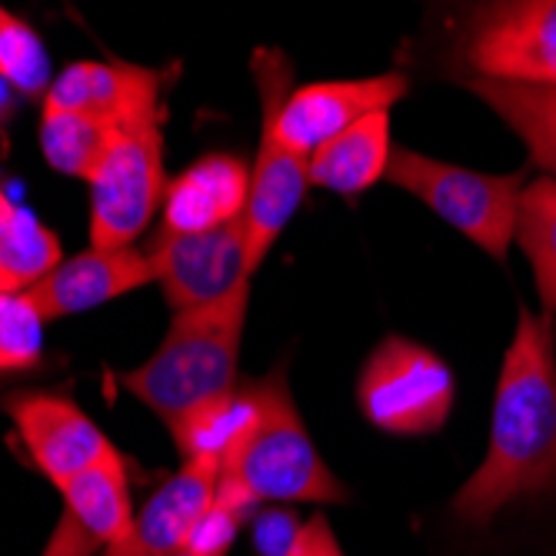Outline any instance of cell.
I'll use <instances>...</instances> for the list:
<instances>
[{
	"mask_svg": "<svg viewBox=\"0 0 556 556\" xmlns=\"http://www.w3.org/2000/svg\"><path fill=\"white\" fill-rule=\"evenodd\" d=\"M40 327L43 317L27 293L0 296V374L27 370L40 361Z\"/></svg>",
	"mask_w": 556,
	"mask_h": 556,
	"instance_id": "obj_23",
	"label": "cell"
},
{
	"mask_svg": "<svg viewBox=\"0 0 556 556\" xmlns=\"http://www.w3.org/2000/svg\"><path fill=\"white\" fill-rule=\"evenodd\" d=\"M47 111H67L127 130L161 121V74L117 61H77L64 67L43 97Z\"/></svg>",
	"mask_w": 556,
	"mask_h": 556,
	"instance_id": "obj_11",
	"label": "cell"
},
{
	"mask_svg": "<svg viewBox=\"0 0 556 556\" xmlns=\"http://www.w3.org/2000/svg\"><path fill=\"white\" fill-rule=\"evenodd\" d=\"M167 193L161 121L117 130L90 177V247H130Z\"/></svg>",
	"mask_w": 556,
	"mask_h": 556,
	"instance_id": "obj_8",
	"label": "cell"
},
{
	"mask_svg": "<svg viewBox=\"0 0 556 556\" xmlns=\"http://www.w3.org/2000/svg\"><path fill=\"white\" fill-rule=\"evenodd\" d=\"M527 264L533 267L543 317H556V180L536 177L523 187L517 207V233Z\"/></svg>",
	"mask_w": 556,
	"mask_h": 556,
	"instance_id": "obj_19",
	"label": "cell"
},
{
	"mask_svg": "<svg viewBox=\"0 0 556 556\" xmlns=\"http://www.w3.org/2000/svg\"><path fill=\"white\" fill-rule=\"evenodd\" d=\"M457 61L477 80L556 90V0L480 4L457 37Z\"/></svg>",
	"mask_w": 556,
	"mask_h": 556,
	"instance_id": "obj_7",
	"label": "cell"
},
{
	"mask_svg": "<svg viewBox=\"0 0 556 556\" xmlns=\"http://www.w3.org/2000/svg\"><path fill=\"white\" fill-rule=\"evenodd\" d=\"M61 264V237L17 207V214L0 227V296L34 290Z\"/></svg>",
	"mask_w": 556,
	"mask_h": 556,
	"instance_id": "obj_20",
	"label": "cell"
},
{
	"mask_svg": "<svg viewBox=\"0 0 556 556\" xmlns=\"http://www.w3.org/2000/svg\"><path fill=\"white\" fill-rule=\"evenodd\" d=\"M556 490V333L553 317L520 307L493 396L490 446L453 496V517L486 527L503 507Z\"/></svg>",
	"mask_w": 556,
	"mask_h": 556,
	"instance_id": "obj_1",
	"label": "cell"
},
{
	"mask_svg": "<svg viewBox=\"0 0 556 556\" xmlns=\"http://www.w3.org/2000/svg\"><path fill=\"white\" fill-rule=\"evenodd\" d=\"M387 180L424 200L440 220L486 250L493 261L510 254L523 174H480L424 157L407 147H393Z\"/></svg>",
	"mask_w": 556,
	"mask_h": 556,
	"instance_id": "obj_5",
	"label": "cell"
},
{
	"mask_svg": "<svg viewBox=\"0 0 556 556\" xmlns=\"http://www.w3.org/2000/svg\"><path fill=\"white\" fill-rule=\"evenodd\" d=\"M114 137H117V130L108 124H97V121L80 117V114L43 108V117H40L43 161L67 177H80L90 184L97 167L104 164Z\"/></svg>",
	"mask_w": 556,
	"mask_h": 556,
	"instance_id": "obj_21",
	"label": "cell"
},
{
	"mask_svg": "<svg viewBox=\"0 0 556 556\" xmlns=\"http://www.w3.org/2000/svg\"><path fill=\"white\" fill-rule=\"evenodd\" d=\"M180 556H200V553H193V549H184Z\"/></svg>",
	"mask_w": 556,
	"mask_h": 556,
	"instance_id": "obj_26",
	"label": "cell"
},
{
	"mask_svg": "<svg viewBox=\"0 0 556 556\" xmlns=\"http://www.w3.org/2000/svg\"><path fill=\"white\" fill-rule=\"evenodd\" d=\"M247 303L250 280L207 307L174 314L154 357L121 377L127 393L154 410L167 430H177L187 417L237 387Z\"/></svg>",
	"mask_w": 556,
	"mask_h": 556,
	"instance_id": "obj_2",
	"label": "cell"
},
{
	"mask_svg": "<svg viewBox=\"0 0 556 556\" xmlns=\"http://www.w3.org/2000/svg\"><path fill=\"white\" fill-rule=\"evenodd\" d=\"M150 280H157L154 261L137 247H90L84 254L64 261L54 274L43 277L27 300L43 320H61L71 314L93 311L100 303H111Z\"/></svg>",
	"mask_w": 556,
	"mask_h": 556,
	"instance_id": "obj_13",
	"label": "cell"
},
{
	"mask_svg": "<svg viewBox=\"0 0 556 556\" xmlns=\"http://www.w3.org/2000/svg\"><path fill=\"white\" fill-rule=\"evenodd\" d=\"M307 184H311V157L290 150L277 137L274 124L264 117L261 150H257L254 167H250V197L243 211V240H247L250 274L267 261L270 247L300 211Z\"/></svg>",
	"mask_w": 556,
	"mask_h": 556,
	"instance_id": "obj_15",
	"label": "cell"
},
{
	"mask_svg": "<svg viewBox=\"0 0 556 556\" xmlns=\"http://www.w3.org/2000/svg\"><path fill=\"white\" fill-rule=\"evenodd\" d=\"M464 87L507 124L527 147L530 161L556 180V90L493 84L467 77Z\"/></svg>",
	"mask_w": 556,
	"mask_h": 556,
	"instance_id": "obj_18",
	"label": "cell"
},
{
	"mask_svg": "<svg viewBox=\"0 0 556 556\" xmlns=\"http://www.w3.org/2000/svg\"><path fill=\"white\" fill-rule=\"evenodd\" d=\"M217 496L240 507L261 500L277 503H340L346 500L343 483L330 473L311 433L303 427L290 387L280 374L264 380V403L250 424L224 453Z\"/></svg>",
	"mask_w": 556,
	"mask_h": 556,
	"instance_id": "obj_3",
	"label": "cell"
},
{
	"mask_svg": "<svg viewBox=\"0 0 556 556\" xmlns=\"http://www.w3.org/2000/svg\"><path fill=\"white\" fill-rule=\"evenodd\" d=\"M283 556H343V549H340L327 517H314L290 536Z\"/></svg>",
	"mask_w": 556,
	"mask_h": 556,
	"instance_id": "obj_24",
	"label": "cell"
},
{
	"mask_svg": "<svg viewBox=\"0 0 556 556\" xmlns=\"http://www.w3.org/2000/svg\"><path fill=\"white\" fill-rule=\"evenodd\" d=\"M250 197V167L230 154H207L190 164L164 193L167 233H204L243 220Z\"/></svg>",
	"mask_w": 556,
	"mask_h": 556,
	"instance_id": "obj_16",
	"label": "cell"
},
{
	"mask_svg": "<svg viewBox=\"0 0 556 556\" xmlns=\"http://www.w3.org/2000/svg\"><path fill=\"white\" fill-rule=\"evenodd\" d=\"M254 77L261 87L264 117L274 124L277 137L311 157L324 143L350 130L374 114H390L396 100L407 97L410 80L390 71L380 77H357V80H324L307 84L290 93V61L280 50H257L254 54Z\"/></svg>",
	"mask_w": 556,
	"mask_h": 556,
	"instance_id": "obj_4",
	"label": "cell"
},
{
	"mask_svg": "<svg viewBox=\"0 0 556 556\" xmlns=\"http://www.w3.org/2000/svg\"><path fill=\"white\" fill-rule=\"evenodd\" d=\"M453 396L457 383L450 367L430 346L407 337H383L357 380L364 417L396 437L437 433L453 410Z\"/></svg>",
	"mask_w": 556,
	"mask_h": 556,
	"instance_id": "obj_6",
	"label": "cell"
},
{
	"mask_svg": "<svg viewBox=\"0 0 556 556\" xmlns=\"http://www.w3.org/2000/svg\"><path fill=\"white\" fill-rule=\"evenodd\" d=\"M8 417L14 420L24 446L40 473L58 490L71 486L80 473L114 457V443L74 400L47 390H24L8 396Z\"/></svg>",
	"mask_w": 556,
	"mask_h": 556,
	"instance_id": "obj_10",
	"label": "cell"
},
{
	"mask_svg": "<svg viewBox=\"0 0 556 556\" xmlns=\"http://www.w3.org/2000/svg\"><path fill=\"white\" fill-rule=\"evenodd\" d=\"M61 493L64 514L43 546V556H93L97 549H111L134 523L121 453L80 473Z\"/></svg>",
	"mask_w": 556,
	"mask_h": 556,
	"instance_id": "obj_14",
	"label": "cell"
},
{
	"mask_svg": "<svg viewBox=\"0 0 556 556\" xmlns=\"http://www.w3.org/2000/svg\"><path fill=\"white\" fill-rule=\"evenodd\" d=\"M147 257L154 261L157 283L174 314L217 303L254 277L247 267L243 220L204 233L157 230L147 247Z\"/></svg>",
	"mask_w": 556,
	"mask_h": 556,
	"instance_id": "obj_9",
	"label": "cell"
},
{
	"mask_svg": "<svg viewBox=\"0 0 556 556\" xmlns=\"http://www.w3.org/2000/svg\"><path fill=\"white\" fill-rule=\"evenodd\" d=\"M0 77L24 97H47L50 84V54L30 24L0 8Z\"/></svg>",
	"mask_w": 556,
	"mask_h": 556,
	"instance_id": "obj_22",
	"label": "cell"
},
{
	"mask_svg": "<svg viewBox=\"0 0 556 556\" xmlns=\"http://www.w3.org/2000/svg\"><path fill=\"white\" fill-rule=\"evenodd\" d=\"M390 114H374L361 124H353L330 143H324L317 154H311V184L353 197L374 187L387 177L390 167Z\"/></svg>",
	"mask_w": 556,
	"mask_h": 556,
	"instance_id": "obj_17",
	"label": "cell"
},
{
	"mask_svg": "<svg viewBox=\"0 0 556 556\" xmlns=\"http://www.w3.org/2000/svg\"><path fill=\"white\" fill-rule=\"evenodd\" d=\"M220 460L193 457L134 514L130 530L104 549V556H180L190 546L197 523L217 500Z\"/></svg>",
	"mask_w": 556,
	"mask_h": 556,
	"instance_id": "obj_12",
	"label": "cell"
},
{
	"mask_svg": "<svg viewBox=\"0 0 556 556\" xmlns=\"http://www.w3.org/2000/svg\"><path fill=\"white\" fill-rule=\"evenodd\" d=\"M14 214H17L14 200H11V197L4 193V187H0V227H4V224H8V220L14 217Z\"/></svg>",
	"mask_w": 556,
	"mask_h": 556,
	"instance_id": "obj_25",
	"label": "cell"
}]
</instances>
